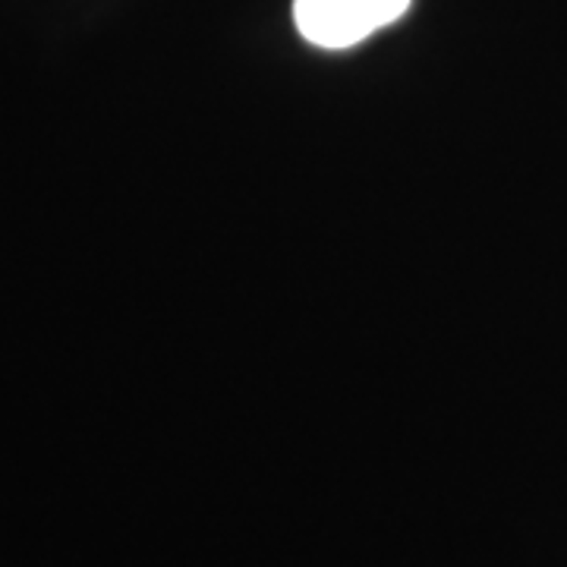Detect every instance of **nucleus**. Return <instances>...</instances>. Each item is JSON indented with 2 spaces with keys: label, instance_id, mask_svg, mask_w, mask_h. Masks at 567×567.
I'll list each match as a JSON object with an SVG mask.
<instances>
[{
  "label": "nucleus",
  "instance_id": "f257e3e1",
  "mask_svg": "<svg viewBox=\"0 0 567 567\" xmlns=\"http://www.w3.org/2000/svg\"><path fill=\"white\" fill-rule=\"evenodd\" d=\"M410 0H293V20L309 44L344 51L398 22Z\"/></svg>",
  "mask_w": 567,
  "mask_h": 567
}]
</instances>
